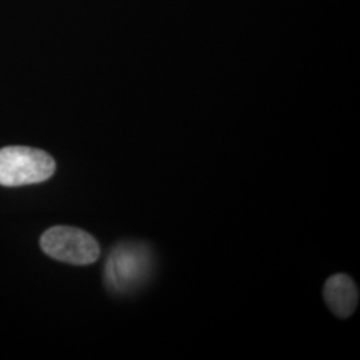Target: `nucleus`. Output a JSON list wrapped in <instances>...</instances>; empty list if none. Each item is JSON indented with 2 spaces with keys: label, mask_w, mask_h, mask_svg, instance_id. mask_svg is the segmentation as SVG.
Segmentation results:
<instances>
[{
  "label": "nucleus",
  "mask_w": 360,
  "mask_h": 360,
  "mask_svg": "<svg viewBox=\"0 0 360 360\" xmlns=\"http://www.w3.org/2000/svg\"><path fill=\"white\" fill-rule=\"evenodd\" d=\"M324 300L339 318H348L358 307L359 291L355 282L346 274H336L324 285Z\"/></svg>",
  "instance_id": "20e7f679"
},
{
  "label": "nucleus",
  "mask_w": 360,
  "mask_h": 360,
  "mask_svg": "<svg viewBox=\"0 0 360 360\" xmlns=\"http://www.w3.org/2000/svg\"><path fill=\"white\" fill-rule=\"evenodd\" d=\"M154 270V252L143 242H123L108 255L104 281L107 288L124 295L136 291L146 283Z\"/></svg>",
  "instance_id": "f257e3e1"
},
{
  "label": "nucleus",
  "mask_w": 360,
  "mask_h": 360,
  "mask_svg": "<svg viewBox=\"0 0 360 360\" xmlns=\"http://www.w3.org/2000/svg\"><path fill=\"white\" fill-rule=\"evenodd\" d=\"M55 160L43 150L13 146L0 150V186L19 187L50 179Z\"/></svg>",
  "instance_id": "f03ea898"
},
{
  "label": "nucleus",
  "mask_w": 360,
  "mask_h": 360,
  "mask_svg": "<svg viewBox=\"0 0 360 360\" xmlns=\"http://www.w3.org/2000/svg\"><path fill=\"white\" fill-rule=\"evenodd\" d=\"M41 250L52 259L75 266L96 262L101 247L89 232L70 226H55L40 238Z\"/></svg>",
  "instance_id": "7ed1b4c3"
}]
</instances>
